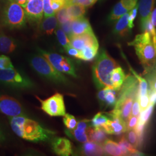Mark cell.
I'll return each instance as SVG.
<instances>
[{
	"label": "cell",
	"mask_w": 156,
	"mask_h": 156,
	"mask_svg": "<svg viewBox=\"0 0 156 156\" xmlns=\"http://www.w3.org/2000/svg\"><path fill=\"white\" fill-rule=\"evenodd\" d=\"M9 118L13 131L24 140L35 142H44L50 140L55 134L51 130L43 128L38 122L23 116Z\"/></svg>",
	"instance_id": "6da1fadb"
},
{
	"label": "cell",
	"mask_w": 156,
	"mask_h": 156,
	"mask_svg": "<svg viewBox=\"0 0 156 156\" xmlns=\"http://www.w3.org/2000/svg\"><path fill=\"white\" fill-rule=\"evenodd\" d=\"M128 45L134 47L145 75L151 71L156 62V38L144 31L136 35Z\"/></svg>",
	"instance_id": "7a4b0ae2"
},
{
	"label": "cell",
	"mask_w": 156,
	"mask_h": 156,
	"mask_svg": "<svg viewBox=\"0 0 156 156\" xmlns=\"http://www.w3.org/2000/svg\"><path fill=\"white\" fill-rule=\"evenodd\" d=\"M119 67L116 62L105 50L98 53L93 67V76L96 86L99 89H113L111 80L112 71Z\"/></svg>",
	"instance_id": "3957f363"
},
{
	"label": "cell",
	"mask_w": 156,
	"mask_h": 156,
	"mask_svg": "<svg viewBox=\"0 0 156 156\" xmlns=\"http://www.w3.org/2000/svg\"><path fill=\"white\" fill-rule=\"evenodd\" d=\"M1 20L6 27L16 29L25 26L27 17L22 6L14 0H6L2 12Z\"/></svg>",
	"instance_id": "277c9868"
},
{
	"label": "cell",
	"mask_w": 156,
	"mask_h": 156,
	"mask_svg": "<svg viewBox=\"0 0 156 156\" xmlns=\"http://www.w3.org/2000/svg\"><path fill=\"white\" fill-rule=\"evenodd\" d=\"M30 62L31 67L41 76L57 83H68V79L44 56L35 55L31 58Z\"/></svg>",
	"instance_id": "5b68a950"
},
{
	"label": "cell",
	"mask_w": 156,
	"mask_h": 156,
	"mask_svg": "<svg viewBox=\"0 0 156 156\" xmlns=\"http://www.w3.org/2000/svg\"><path fill=\"white\" fill-rule=\"evenodd\" d=\"M0 82L19 89H29L33 85L28 78L15 68L0 70Z\"/></svg>",
	"instance_id": "8992f818"
},
{
	"label": "cell",
	"mask_w": 156,
	"mask_h": 156,
	"mask_svg": "<svg viewBox=\"0 0 156 156\" xmlns=\"http://www.w3.org/2000/svg\"><path fill=\"white\" fill-rule=\"evenodd\" d=\"M38 98L41 103V109L51 117L64 116L66 115V106L62 94L57 93L44 100Z\"/></svg>",
	"instance_id": "52a82bcc"
},
{
	"label": "cell",
	"mask_w": 156,
	"mask_h": 156,
	"mask_svg": "<svg viewBox=\"0 0 156 156\" xmlns=\"http://www.w3.org/2000/svg\"><path fill=\"white\" fill-rule=\"evenodd\" d=\"M0 112L9 117L24 115L20 103L8 95L0 94Z\"/></svg>",
	"instance_id": "ba28073f"
},
{
	"label": "cell",
	"mask_w": 156,
	"mask_h": 156,
	"mask_svg": "<svg viewBox=\"0 0 156 156\" xmlns=\"http://www.w3.org/2000/svg\"><path fill=\"white\" fill-rule=\"evenodd\" d=\"M27 19L29 20L39 23L43 19V0H31L24 8Z\"/></svg>",
	"instance_id": "9c48e42d"
},
{
	"label": "cell",
	"mask_w": 156,
	"mask_h": 156,
	"mask_svg": "<svg viewBox=\"0 0 156 156\" xmlns=\"http://www.w3.org/2000/svg\"><path fill=\"white\" fill-rule=\"evenodd\" d=\"M69 38L71 46L79 51L88 46H99L93 31L78 35H71Z\"/></svg>",
	"instance_id": "30bf717a"
},
{
	"label": "cell",
	"mask_w": 156,
	"mask_h": 156,
	"mask_svg": "<svg viewBox=\"0 0 156 156\" xmlns=\"http://www.w3.org/2000/svg\"><path fill=\"white\" fill-rule=\"evenodd\" d=\"M110 117V119L102 127L107 134L120 135L127 131L126 122L116 115L107 113Z\"/></svg>",
	"instance_id": "8fae6325"
},
{
	"label": "cell",
	"mask_w": 156,
	"mask_h": 156,
	"mask_svg": "<svg viewBox=\"0 0 156 156\" xmlns=\"http://www.w3.org/2000/svg\"><path fill=\"white\" fill-rule=\"evenodd\" d=\"M138 0H120L113 7L109 16L111 21L117 20L123 15L128 13L137 5Z\"/></svg>",
	"instance_id": "7c38bea8"
},
{
	"label": "cell",
	"mask_w": 156,
	"mask_h": 156,
	"mask_svg": "<svg viewBox=\"0 0 156 156\" xmlns=\"http://www.w3.org/2000/svg\"><path fill=\"white\" fill-rule=\"evenodd\" d=\"M51 148L58 156H68L73 154L71 141L66 138H55L51 142Z\"/></svg>",
	"instance_id": "4fadbf2b"
},
{
	"label": "cell",
	"mask_w": 156,
	"mask_h": 156,
	"mask_svg": "<svg viewBox=\"0 0 156 156\" xmlns=\"http://www.w3.org/2000/svg\"><path fill=\"white\" fill-rule=\"evenodd\" d=\"M93 30L89 21L84 17L73 20L71 22V35H81L92 32Z\"/></svg>",
	"instance_id": "5bb4252c"
},
{
	"label": "cell",
	"mask_w": 156,
	"mask_h": 156,
	"mask_svg": "<svg viewBox=\"0 0 156 156\" xmlns=\"http://www.w3.org/2000/svg\"><path fill=\"white\" fill-rule=\"evenodd\" d=\"M39 52L41 53L50 64L60 73H62V66L67 62L69 58L66 57L55 53H50L45 50L39 49Z\"/></svg>",
	"instance_id": "9a60e30c"
},
{
	"label": "cell",
	"mask_w": 156,
	"mask_h": 156,
	"mask_svg": "<svg viewBox=\"0 0 156 156\" xmlns=\"http://www.w3.org/2000/svg\"><path fill=\"white\" fill-rule=\"evenodd\" d=\"M89 141L102 145L107 140V133L102 127H90L87 129Z\"/></svg>",
	"instance_id": "2e32d148"
},
{
	"label": "cell",
	"mask_w": 156,
	"mask_h": 156,
	"mask_svg": "<svg viewBox=\"0 0 156 156\" xmlns=\"http://www.w3.org/2000/svg\"><path fill=\"white\" fill-rule=\"evenodd\" d=\"M17 43L12 37L0 33V52L5 54H9L16 50Z\"/></svg>",
	"instance_id": "e0dca14e"
},
{
	"label": "cell",
	"mask_w": 156,
	"mask_h": 156,
	"mask_svg": "<svg viewBox=\"0 0 156 156\" xmlns=\"http://www.w3.org/2000/svg\"><path fill=\"white\" fill-rule=\"evenodd\" d=\"M81 151L86 156H103L105 154L102 145L91 141L84 143Z\"/></svg>",
	"instance_id": "ac0fdd59"
},
{
	"label": "cell",
	"mask_w": 156,
	"mask_h": 156,
	"mask_svg": "<svg viewBox=\"0 0 156 156\" xmlns=\"http://www.w3.org/2000/svg\"><path fill=\"white\" fill-rule=\"evenodd\" d=\"M128 13L123 15L117 20V22L116 23L114 27L113 32L117 35L124 37L127 35L131 30L128 24Z\"/></svg>",
	"instance_id": "d6986e66"
},
{
	"label": "cell",
	"mask_w": 156,
	"mask_h": 156,
	"mask_svg": "<svg viewBox=\"0 0 156 156\" xmlns=\"http://www.w3.org/2000/svg\"><path fill=\"white\" fill-rule=\"evenodd\" d=\"M155 0H140L138 5L140 22H144L151 16L153 10Z\"/></svg>",
	"instance_id": "ffe728a7"
},
{
	"label": "cell",
	"mask_w": 156,
	"mask_h": 156,
	"mask_svg": "<svg viewBox=\"0 0 156 156\" xmlns=\"http://www.w3.org/2000/svg\"><path fill=\"white\" fill-rule=\"evenodd\" d=\"M58 20L56 15L45 17L40 23L41 30L47 35H51L56 30L58 25Z\"/></svg>",
	"instance_id": "44dd1931"
},
{
	"label": "cell",
	"mask_w": 156,
	"mask_h": 156,
	"mask_svg": "<svg viewBox=\"0 0 156 156\" xmlns=\"http://www.w3.org/2000/svg\"><path fill=\"white\" fill-rule=\"evenodd\" d=\"M126 79V75L123 69L120 67H117L113 69L111 73V80L113 89L119 91L123 85Z\"/></svg>",
	"instance_id": "7402d4cb"
},
{
	"label": "cell",
	"mask_w": 156,
	"mask_h": 156,
	"mask_svg": "<svg viewBox=\"0 0 156 156\" xmlns=\"http://www.w3.org/2000/svg\"><path fill=\"white\" fill-rule=\"evenodd\" d=\"M123 153V156H142L143 154L131 145L126 136H122L118 144Z\"/></svg>",
	"instance_id": "603a6c76"
},
{
	"label": "cell",
	"mask_w": 156,
	"mask_h": 156,
	"mask_svg": "<svg viewBox=\"0 0 156 156\" xmlns=\"http://www.w3.org/2000/svg\"><path fill=\"white\" fill-rule=\"evenodd\" d=\"M101 145L105 154L110 156H123V152L119 145L112 140H106Z\"/></svg>",
	"instance_id": "cb8c5ba5"
},
{
	"label": "cell",
	"mask_w": 156,
	"mask_h": 156,
	"mask_svg": "<svg viewBox=\"0 0 156 156\" xmlns=\"http://www.w3.org/2000/svg\"><path fill=\"white\" fill-rule=\"evenodd\" d=\"M65 6L66 7L67 13L72 20L83 17L86 13V8L83 6L78 4H69Z\"/></svg>",
	"instance_id": "d4e9b609"
},
{
	"label": "cell",
	"mask_w": 156,
	"mask_h": 156,
	"mask_svg": "<svg viewBox=\"0 0 156 156\" xmlns=\"http://www.w3.org/2000/svg\"><path fill=\"white\" fill-rule=\"evenodd\" d=\"M98 48L99 46H88L84 48L80 51L79 59L86 62L91 61L97 56Z\"/></svg>",
	"instance_id": "484cf974"
},
{
	"label": "cell",
	"mask_w": 156,
	"mask_h": 156,
	"mask_svg": "<svg viewBox=\"0 0 156 156\" xmlns=\"http://www.w3.org/2000/svg\"><path fill=\"white\" fill-rule=\"evenodd\" d=\"M66 133L68 136L71 138H73L77 140L79 142L82 143H85L89 141L88 135L87 134V130L80 129H67L66 131Z\"/></svg>",
	"instance_id": "4316f807"
},
{
	"label": "cell",
	"mask_w": 156,
	"mask_h": 156,
	"mask_svg": "<svg viewBox=\"0 0 156 156\" xmlns=\"http://www.w3.org/2000/svg\"><path fill=\"white\" fill-rule=\"evenodd\" d=\"M110 119V117L106 113L98 112L90 121L94 127H102Z\"/></svg>",
	"instance_id": "83f0119b"
},
{
	"label": "cell",
	"mask_w": 156,
	"mask_h": 156,
	"mask_svg": "<svg viewBox=\"0 0 156 156\" xmlns=\"http://www.w3.org/2000/svg\"><path fill=\"white\" fill-rule=\"evenodd\" d=\"M104 89L105 90V103L108 106H115L117 101V90L109 87H105Z\"/></svg>",
	"instance_id": "f1b7e54d"
},
{
	"label": "cell",
	"mask_w": 156,
	"mask_h": 156,
	"mask_svg": "<svg viewBox=\"0 0 156 156\" xmlns=\"http://www.w3.org/2000/svg\"><path fill=\"white\" fill-rule=\"evenodd\" d=\"M55 34L58 42L64 48V49L71 45L69 37L62 28L56 29Z\"/></svg>",
	"instance_id": "f546056e"
},
{
	"label": "cell",
	"mask_w": 156,
	"mask_h": 156,
	"mask_svg": "<svg viewBox=\"0 0 156 156\" xmlns=\"http://www.w3.org/2000/svg\"><path fill=\"white\" fill-rule=\"evenodd\" d=\"M141 23V27L144 32H147L153 37L156 38V30L155 27L153 26L151 22L150 17L146 20Z\"/></svg>",
	"instance_id": "4dcf8cb0"
},
{
	"label": "cell",
	"mask_w": 156,
	"mask_h": 156,
	"mask_svg": "<svg viewBox=\"0 0 156 156\" xmlns=\"http://www.w3.org/2000/svg\"><path fill=\"white\" fill-rule=\"evenodd\" d=\"M154 105H150L145 110L140 112L138 122L146 124L148 122L154 109Z\"/></svg>",
	"instance_id": "1f68e13d"
},
{
	"label": "cell",
	"mask_w": 156,
	"mask_h": 156,
	"mask_svg": "<svg viewBox=\"0 0 156 156\" xmlns=\"http://www.w3.org/2000/svg\"><path fill=\"white\" fill-rule=\"evenodd\" d=\"M56 14L58 22L60 23V24H62L69 21H72L71 19L70 18V17L67 13L66 7L65 6L62 7L57 12Z\"/></svg>",
	"instance_id": "d6a6232c"
},
{
	"label": "cell",
	"mask_w": 156,
	"mask_h": 156,
	"mask_svg": "<svg viewBox=\"0 0 156 156\" xmlns=\"http://www.w3.org/2000/svg\"><path fill=\"white\" fill-rule=\"evenodd\" d=\"M63 122L68 129H73L76 127L77 121L72 115L66 113L63 116Z\"/></svg>",
	"instance_id": "836d02e7"
},
{
	"label": "cell",
	"mask_w": 156,
	"mask_h": 156,
	"mask_svg": "<svg viewBox=\"0 0 156 156\" xmlns=\"http://www.w3.org/2000/svg\"><path fill=\"white\" fill-rule=\"evenodd\" d=\"M127 133L126 135V138L128 140V142L133 146H134L135 148L140 147L138 137L135 129H129L127 130Z\"/></svg>",
	"instance_id": "e575fe53"
},
{
	"label": "cell",
	"mask_w": 156,
	"mask_h": 156,
	"mask_svg": "<svg viewBox=\"0 0 156 156\" xmlns=\"http://www.w3.org/2000/svg\"><path fill=\"white\" fill-rule=\"evenodd\" d=\"M97 0H65V6L69 4H78L85 8L94 5Z\"/></svg>",
	"instance_id": "d590c367"
},
{
	"label": "cell",
	"mask_w": 156,
	"mask_h": 156,
	"mask_svg": "<svg viewBox=\"0 0 156 156\" xmlns=\"http://www.w3.org/2000/svg\"><path fill=\"white\" fill-rule=\"evenodd\" d=\"M14 68L9 57L5 55H0V70H5Z\"/></svg>",
	"instance_id": "8d00e7d4"
},
{
	"label": "cell",
	"mask_w": 156,
	"mask_h": 156,
	"mask_svg": "<svg viewBox=\"0 0 156 156\" xmlns=\"http://www.w3.org/2000/svg\"><path fill=\"white\" fill-rule=\"evenodd\" d=\"M146 79L150 86V90L156 91V72L151 71L146 74Z\"/></svg>",
	"instance_id": "74e56055"
},
{
	"label": "cell",
	"mask_w": 156,
	"mask_h": 156,
	"mask_svg": "<svg viewBox=\"0 0 156 156\" xmlns=\"http://www.w3.org/2000/svg\"><path fill=\"white\" fill-rule=\"evenodd\" d=\"M51 0H43V8L44 17L56 15L51 6Z\"/></svg>",
	"instance_id": "f35d334b"
},
{
	"label": "cell",
	"mask_w": 156,
	"mask_h": 156,
	"mask_svg": "<svg viewBox=\"0 0 156 156\" xmlns=\"http://www.w3.org/2000/svg\"><path fill=\"white\" fill-rule=\"evenodd\" d=\"M140 101H139V95L135 97L133 101L132 109H131V115L140 117Z\"/></svg>",
	"instance_id": "ab89813d"
},
{
	"label": "cell",
	"mask_w": 156,
	"mask_h": 156,
	"mask_svg": "<svg viewBox=\"0 0 156 156\" xmlns=\"http://www.w3.org/2000/svg\"><path fill=\"white\" fill-rule=\"evenodd\" d=\"M139 101H140V111L141 112L143 111L150 105L149 91L147 94L144 95H139Z\"/></svg>",
	"instance_id": "60d3db41"
},
{
	"label": "cell",
	"mask_w": 156,
	"mask_h": 156,
	"mask_svg": "<svg viewBox=\"0 0 156 156\" xmlns=\"http://www.w3.org/2000/svg\"><path fill=\"white\" fill-rule=\"evenodd\" d=\"M138 6L136 5L134 8L128 13V21L129 27L131 29L134 27V22L137 15Z\"/></svg>",
	"instance_id": "b9f144b4"
},
{
	"label": "cell",
	"mask_w": 156,
	"mask_h": 156,
	"mask_svg": "<svg viewBox=\"0 0 156 156\" xmlns=\"http://www.w3.org/2000/svg\"><path fill=\"white\" fill-rule=\"evenodd\" d=\"M138 120H139V117L130 115L128 118L127 123H126L127 131L129 130V129H135L138 124Z\"/></svg>",
	"instance_id": "7bdbcfd3"
},
{
	"label": "cell",
	"mask_w": 156,
	"mask_h": 156,
	"mask_svg": "<svg viewBox=\"0 0 156 156\" xmlns=\"http://www.w3.org/2000/svg\"><path fill=\"white\" fill-rule=\"evenodd\" d=\"M51 6L56 13L65 6V0H51Z\"/></svg>",
	"instance_id": "ee69618b"
},
{
	"label": "cell",
	"mask_w": 156,
	"mask_h": 156,
	"mask_svg": "<svg viewBox=\"0 0 156 156\" xmlns=\"http://www.w3.org/2000/svg\"><path fill=\"white\" fill-rule=\"evenodd\" d=\"M65 50L66 51L67 54L69 56H73L75 58H80V51L74 48L72 46H69Z\"/></svg>",
	"instance_id": "f6af8a7d"
},
{
	"label": "cell",
	"mask_w": 156,
	"mask_h": 156,
	"mask_svg": "<svg viewBox=\"0 0 156 156\" xmlns=\"http://www.w3.org/2000/svg\"><path fill=\"white\" fill-rule=\"evenodd\" d=\"M71 22L72 21H69V22H67L64 23L63 24H60L62 30L69 37H70L72 34V33H71Z\"/></svg>",
	"instance_id": "bcb514c9"
},
{
	"label": "cell",
	"mask_w": 156,
	"mask_h": 156,
	"mask_svg": "<svg viewBox=\"0 0 156 156\" xmlns=\"http://www.w3.org/2000/svg\"><path fill=\"white\" fill-rule=\"evenodd\" d=\"M149 100H150V105H155L156 104V91H149Z\"/></svg>",
	"instance_id": "7dc6e473"
},
{
	"label": "cell",
	"mask_w": 156,
	"mask_h": 156,
	"mask_svg": "<svg viewBox=\"0 0 156 156\" xmlns=\"http://www.w3.org/2000/svg\"><path fill=\"white\" fill-rule=\"evenodd\" d=\"M105 90L104 88L100 90L98 93V98L99 100L101 102H102V103L105 102Z\"/></svg>",
	"instance_id": "c3c4849f"
},
{
	"label": "cell",
	"mask_w": 156,
	"mask_h": 156,
	"mask_svg": "<svg viewBox=\"0 0 156 156\" xmlns=\"http://www.w3.org/2000/svg\"><path fill=\"white\" fill-rule=\"evenodd\" d=\"M151 22L152 23V24H153V26L156 27V8L154 9H153L151 13Z\"/></svg>",
	"instance_id": "681fc988"
},
{
	"label": "cell",
	"mask_w": 156,
	"mask_h": 156,
	"mask_svg": "<svg viewBox=\"0 0 156 156\" xmlns=\"http://www.w3.org/2000/svg\"><path fill=\"white\" fill-rule=\"evenodd\" d=\"M14 1H16L24 8L25 7V6L26 5V4H27V2L31 0H14Z\"/></svg>",
	"instance_id": "f907efd6"
},
{
	"label": "cell",
	"mask_w": 156,
	"mask_h": 156,
	"mask_svg": "<svg viewBox=\"0 0 156 156\" xmlns=\"http://www.w3.org/2000/svg\"><path fill=\"white\" fill-rule=\"evenodd\" d=\"M5 135L4 134L3 131H2L1 128H0V144H2L4 141H5Z\"/></svg>",
	"instance_id": "816d5d0a"
},
{
	"label": "cell",
	"mask_w": 156,
	"mask_h": 156,
	"mask_svg": "<svg viewBox=\"0 0 156 156\" xmlns=\"http://www.w3.org/2000/svg\"><path fill=\"white\" fill-rule=\"evenodd\" d=\"M152 71H156V64H155V65H154V68H153V69Z\"/></svg>",
	"instance_id": "f5cc1de1"
}]
</instances>
